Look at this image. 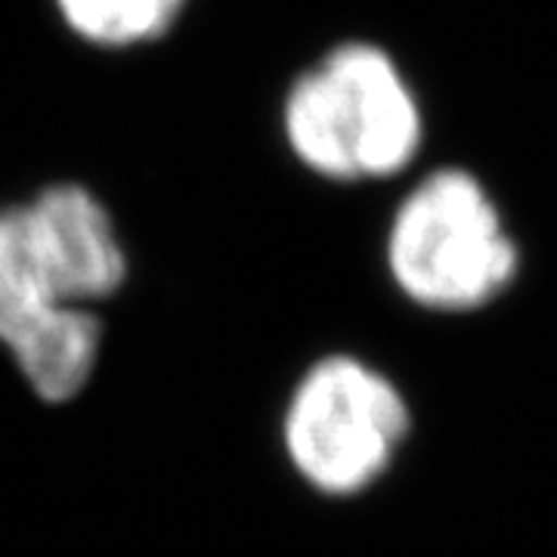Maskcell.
<instances>
[{
  "label": "cell",
  "instance_id": "obj_1",
  "mask_svg": "<svg viewBox=\"0 0 557 557\" xmlns=\"http://www.w3.org/2000/svg\"><path fill=\"white\" fill-rule=\"evenodd\" d=\"M131 276L119 220L87 183L53 180L0 205V350L40 403H72L90 384L106 310Z\"/></svg>",
  "mask_w": 557,
  "mask_h": 557
},
{
  "label": "cell",
  "instance_id": "obj_4",
  "mask_svg": "<svg viewBox=\"0 0 557 557\" xmlns=\"http://www.w3.org/2000/svg\"><path fill=\"white\" fill-rule=\"evenodd\" d=\"M278 431L292 471L313 493L354 498L397 465L412 434V406L375 362L325 354L295 381Z\"/></svg>",
  "mask_w": 557,
  "mask_h": 557
},
{
  "label": "cell",
  "instance_id": "obj_2",
  "mask_svg": "<svg viewBox=\"0 0 557 557\" xmlns=\"http://www.w3.org/2000/svg\"><path fill=\"white\" fill-rule=\"evenodd\" d=\"M278 137L304 177L344 193L403 177L421 159L428 124L397 57L344 35L288 78Z\"/></svg>",
  "mask_w": 557,
  "mask_h": 557
},
{
  "label": "cell",
  "instance_id": "obj_5",
  "mask_svg": "<svg viewBox=\"0 0 557 557\" xmlns=\"http://www.w3.org/2000/svg\"><path fill=\"white\" fill-rule=\"evenodd\" d=\"M189 0H53L62 28L100 53L156 47L183 20Z\"/></svg>",
  "mask_w": 557,
  "mask_h": 557
},
{
  "label": "cell",
  "instance_id": "obj_3",
  "mask_svg": "<svg viewBox=\"0 0 557 557\" xmlns=\"http://www.w3.org/2000/svg\"><path fill=\"white\" fill-rule=\"evenodd\" d=\"M381 258L391 285L428 313H478L520 276V245L486 183L434 168L394 205Z\"/></svg>",
  "mask_w": 557,
  "mask_h": 557
}]
</instances>
